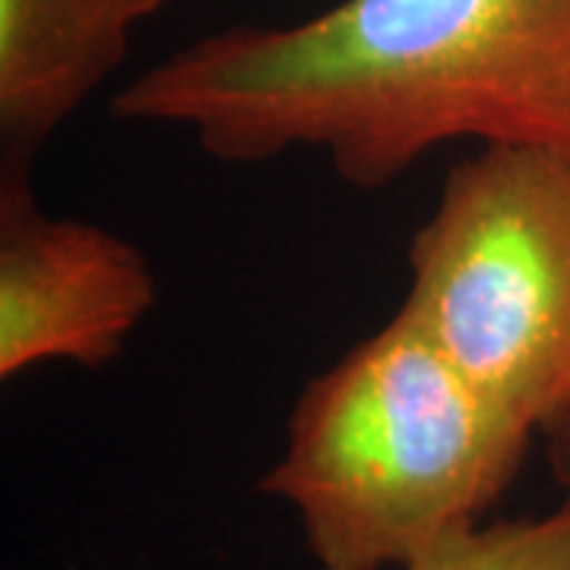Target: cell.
<instances>
[{"instance_id":"cell-1","label":"cell","mask_w":570,"mask_h":570,"mask_svg":"<svg viewBox=\"0 0 570 570\" xmlns=\"http://www.w3.org/2000/svg\"><path fill=\"white\" fill-rule=\"evenodd\" d=\"M111 115L190 130L219 163L321 149L358 190L444 142L570 146V0H340L232 26L149 63Z\"/></svg>"},{"instance_id":"cell-2","label":"cell","mask_w":570,"mask_h":570,"mask_svg":"<svg viewBox=\"0 0 570 570\" xmlns=\"http://www.w3.org/2000/svg\"><path fill=\"white\" fill-rule=\"evenodd\" d=\"M535 438L396 311L307 381L261 489L298 513L321 570H400L482 523Z\"/></svg>"},{"instance_id":"cell-3","label":"cell","mask_w":570,"mask_h":570,"mask_svg":"<svg viewBox=\"0 0 570 570\" xmlns=\"http://www.w3.org/2000/svg\"><path fill=\"white\" fill-rule=\"evenodd\" d=\"M539 434L570 406V146H479L409 242L400 305Z\"/></svg>"},{"instance_id":"cell-4","label":"cell","mask_w":570,"mask_h":570,"mask_svg":"<svg viewBox=\"0 0 570 570\" xmlns=\"http://www.w3.org/2000/svg\"><path fill=\"white\" fill-rule=\"evenodd\" d=\"M159 285L140 247L77 216H51L32 175L0 171V381L51 362L111 365Z\"/></svg>"},{"instance_id":"cell-5","label":"cell","mask_w":570,"mask_h":570,"mask_svg":"<svg viewBox=\"0 0 570 570\" xmlns=\"http://www.w3.org/2000/svg\"><path fill=\"white\" fill-rule=\"evenodd\" d=\"M165 0H0V171L36 156L127 58Z\"/></svg>"},{"instance_id":"cell-6","label":"cell","mask_w":570,"mask_h":570,"mask_svg":"<svg viewBox=\"0 0 570 570\" xmlns=\"http://www.w3.org/2000/svg\"><path fill=\"white\" fill-rule=\"evenodd\" d=\"M400 570H570V485L542 517L494 520L453 532Z\"/></svg>"},{"instance_id":"cell-7","label":"cell","mask_w":570,"mask_h":570,"mask_svg":"<svg viewBox=\"0 0 570 570\" xmlns=\"http://www.w3.org/2000/svg\"><path fill=\"white\" fill-rule=\"evenodd\" d=\"M546 450H549V463L558 475L561 485H570V406L551 422L546 431Z\"/></svg>"}]
</instances>
